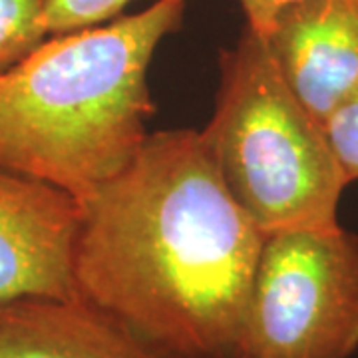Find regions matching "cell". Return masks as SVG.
<instances>
[{
  "label": "cell",
  "mask_w": 358,
  "mask_h": 358,
  "mask_svg": "<svg viewBox=\"0 0 358 358\" xmlns=\"http://www.w3.org/2000/svg\"><path fill=\"white\" fill-rule=\"evenodd\" d=\"M245 14V26L255 30L257 34H265L273 22L275 14L282 6L296 2V0H235Z\"/></svg>",
  "instance_id": "8fae6325"
},
{
  "label": "cell",
  "mask_w": 358,
  "mask_h": 358,
  "mask_svg": "<svg viewBox=\"0 0 358 358\" xmlns=\"http://www.w3.org/2000/svg\"><path fill=\"white\" fill-rule=\"evenodd\" d=\"M44 0H0V74L22 62L46 36Z\"/></svg>",
  "instance_id": "ba28073f"
},
{
  "label": "cell",
  "mask_w": 358,
  "mask_h": 358,
  "mask_svg": "<svg viewBox=\"0 0 358 358\" xmlns=\"http://www.w3.org/2000/svg\"><path fill=\"white\" fill-rule=\"evenodd\" d=\"M80 203L48 183L0 169V307L74 299Z\"/></svg>",
  "instance_id": "5b68a950"
},
{
  "label": "cell",
  "mask_w": 358,
  "mask_h": 358,
  "mask_svg": "<svg viewBox=\"0 0 358 358\" xmlns=\"http://www.w3.org/2000/svg\"><path fill=\"white\" fill-rule=\"evenodd\" d=\"M245 358L358 352V235L341 223L265 237L237 338Z\"/></svg>",
  "instance_id": "277c9868"
},
{
  "label": "cell",
  "mask_w": 358,
  "mask_h": 358,
  "mask_svg": "<svg viewBox=\"0 0 358 358\" xmlns=\"http://www.w3.org/2000/svg\"><path fill=\"white\" fill-rule=\"evenodd\" d=\"M261 36L285 86L320 128L358 90V0H296Z\"/></svg>",
  "instance_id": "8992f818"
},
{
  "label": "cell",
  "mask_w": 358,
  "mask_h": 358,
  "mask_svg": "<svg viewBox=\"0 0 358 358\" xmlns=\"http://www.w3.org/2000/svg\"><path fill=\"white\" fill-rule=\"evenodd\" d=\"M0 358H178L145 343L102 308L74 299L0 307Z\"/></svg>",
  "instance_id": "52a82bcc"
},
{
  "label": "cell",
  "mask_w": 358,
  "mask_h": 358,
  "mask_svg": "<svg viewBox=\"0 0 358 358\" xmlns=\"http://www.w3.org/2000/svg\"><path fill=\"white\" fill-rule=\"evenodd\" d=\"M201 136L225 189L265 237L338 223L348 185L327 136L249 26L219 56L215 110Z\"/></svg>",
  "instance_id": "3957f363"
},
{
  "label": "cell",
  "mask_w": 358,
  "mask_h": 358,
  "mask_svg": "<svg viewBox=\"0 0 358 358\" xmlns=\"http://www.w3.org/2000/svg\"><path fill=\"white\" fill-rule=\"evenodd\" d=\"M265 235L219 178L201 131L150 134L80 201V299L178 358L233 355Z\"/></svg>",
  "instance_id": "6da1fadb"
},
{
  "label": "cell",
  "mask_w": 358,
  "mask_h": 358,
  "mask_svg": "<svg viewBox=\"0 0 358 358\" xmlns=\"http://www.w3.org/2000/svg\"><path fill=\"white\" fill-rule=\"evenodd\" d=\"M134 0H44L42 26L46 36L78 32L112 22Z\"/></svg>",
  "instance_id": "9c48e42d"
},
{
  "label": "cell",
  "mask_w": 358,
  "mask_h": 358,
  "mask_svg": "<svg viewBox=\"0 0 358 358\" xmlns=\"http://www.w3.org/2000/svg\"><path fill=\"white\" fill-rule=\"evenodd\" d=\"M322 131L346 185H350L358 179V90L334 110Z\"/></svg>",
  "instance_id": "30bf717a"
},
{
  "label": "cell",
  "mask_w": 358,
  "mask_h": 358,
  "mask_svg": "<svg viewBox=\"0 0 358 358\" xmlns=\"http://www.w3.org/2000/svg\"><path fill=\"white\" fill-rule=\"evenodd\" d=\"M185 8L187 0H155L138 14L48 36L0 74V169L78 203L120 173L150 136V66Z\"/></svg>",
  "instance_id": "7a4b0ae2"
},
{
  "label": "cell",
  "mask_w": 358,
  "mask_h": 358,
  "mask_svg": "<svg viewBox=\"0 0 358 358\" xmlns=\"http://www.w3.org/2000/svg\"><path fill=\"white\" fill-rule=\"evenodd\" d=\"M219 358H245L241 355H237V352H233V355H227V357H219Z\"/></svg>",
  "instance_id": "7c38bea8"
}]
</instances>
